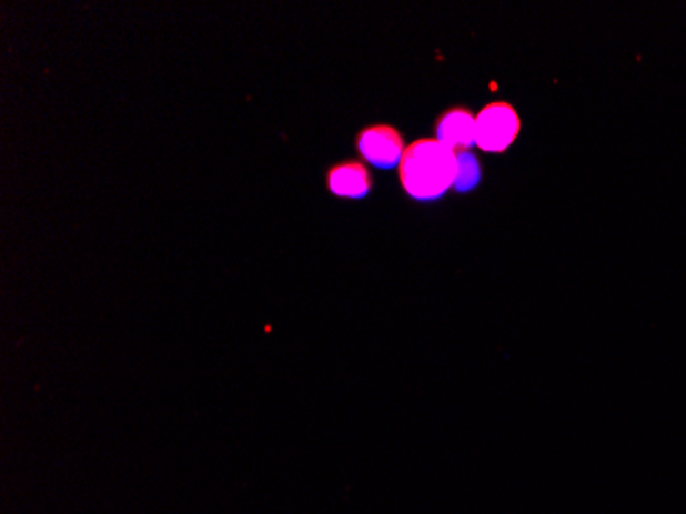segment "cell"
<instances>
[{"instance_id": "6", "label": "cell", "mask_w": 686, "mask_h": 514, "mask_svg": "<svg viewBox=\"0 0 686 514\" xmlns=\"http://www.w3.org/2000/svg\"><path fill=\"white\" fill-rule=\"evenodd\" d=\"M480 180V159L471 153V151L456 153V180H454V190L461 192V194H467V192L477 188Z\"/></svg>"}, {"instance_id": "1", "label": "cell", "mask_w": 686, "mask_h": 514, "mask_svg": "<svg viewBox=\"0 0 686 514\" xmlns=\"http://www.w3.org/2000/svg\"><path fill=\"white\" fill-rule=\"evenodd\" d=\"M399 180L413 200H438L454 188L456 153L438 139H415L399 163Z\"/></svg>"}, {"instance_id": "4", "label": "cell", "mask_w": 686, "mask_h": 514, "mask_svg": "<svg viewBox=\"0 0 686 514\" xmlns=\"http://www.w3.org/2000/svg\"><path fill=\"white\" fill-rule=\"evenodd\" d=\"M477 115H473L465 105H454L446 112H442L436 120V137L444 147H448L453 153L471 151L473 144H477Z\"/></svg>"}, {"instance_id": "5", "label": "cell", "mask_w": 686, "mask_h": 514, "mask_svg": "<svg viewBox=\"0 0 686 514\" xmlns=\"http://www.w3.org/2000/svg\"><path fill=\"white\" fill-rule=\"evenodd\" d=\"M325 181H327V190L337 198L357 200V198L369 195L372 190L371 171L357 159H347V161L331 165L325 173Z\"/></svg>"}, {"instance_id": "3", "label": "cell", "mask_w": 686, "mask_h": 514, "mask_svg": "<svg viewBox=\"0 0 686 514\" xmlns=\"http://www.w3.org/2000/svg\"><path fill=\"white\" fill-rule=\"evenodd\" d=\"M356 149L372 168L393 169L399 168L407 147L395 125L372 124L357 132Z\"/></svg>"}, {"instance_id": "2", "label": "cell", "mask_w": 686, "mask_h": 514, "mask_svg": "<svg viewBox=\"0 0 686 514\" xmlns=\"http://www.w3.org/2000/svg\"><path fill=\"white\" fill-rule=\"evenodd\" d=\"M475 130L483 153H506L521 134V115L508 101H492L477 113Z\"/></svg>"}]
</instances>
